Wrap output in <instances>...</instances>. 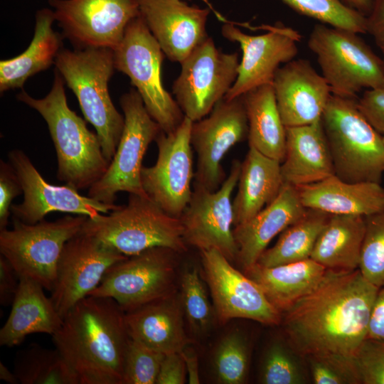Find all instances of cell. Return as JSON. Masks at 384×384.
Returning a JSON list of instances; mask_svg holds the SVG:
<instances>
[{"instance_id":"6da1fadb","label":"cell","mask_w":384,"mask_h":384,"mask_svg":"<svg viewBox=\"0 0 384 384\" xmlns=\"http://www.w3.org/2000/svg\"><path fill=\"white\" fill-rule=\"evenodd\" d=\"M378 289L358 269L327 270L314 289L283 312L288 342L304 357L353 358L367 338Z\"/></svg>"},{"instance_id":"7a4b0ae2","label":"cell","mask_w":384,"mask_h":384,"mask_svg":"<svg viewBox=\"0 0 384 384\" xmlns=\"http://www.w3.org/2000/svg\"><path fill=\"white\" fill-rule=\"evenodd\" d=\"M125 314L113 299L88 295L63 317L51 336L78 384H122Z\"/></svg>"},{"instance_id":"3957f363","label":"cell","mask_w":384,"mask_h":384,"mask_svg":"<svg viewBox=\"0 0 384 384\" xmlns=\"http://www.w3.org/2000/svg\"><path fill=\"white\" fill-rule=\"evenodd\" d=\"M17 99L36 110L45 119L53 140L58 161V178L77 189H89L107 170L97 133L87 127L85 121L70 109L64 80L55 69L49 93L36 99L21 91Z\"/></svg>"},{"instance_id":"277c9868","label":"cell","mask_w":384,"mask_h":384,"mask_svg":"<svg viewBox=\"0 0 384 384\" xmlns=\"http://www.w3.org/2000/svg\"><path fill=\"white\" fill-rule=\"evenodd\" d=\"M54 64L77 97L85 120L95 129L103 154L110 162L124 126V117L115 108L108 90V82L115 69L114 50L102 47L62 49Z\"/></svg>"},{"instance_id":"5b68a950","label":"cell","mask_w":384,"mask_h":384,"mask_svg":"<svg viewBox=\"0 0 384 384\" xmlns=\"http://www.w3.org/2000/svg\"><path fill=\"white\" fill-rule=\"evenodd\" d=\"M358 98L331 95L321 116L335 175L348 182L380 183L384 142L358 106Z\"/></svg>"},{"instance_id":"8992f818","label":"cell","mask_w":384,"mask_h":384,"mask_svg":"<svg viewBox=\"0 0 384 384\" xmlns=\"http://www.w3.org/2000/svg\"><path fill=\"white\" fill-rule=\"evenodd\" d=\"M81 231L126 256L162 247L186 251L180 218L165 212L149 197L129 194L127 204L88 218Z\"/></svg>"},{"instance_id":"52a82bcc","label":"cell","mask_w":384,"mask_h":384,"mask_svg":"<svg viewBox=\"0 0 384 384\" xmlns=\"http://www.w3.org/2000/svg\"><path fill=\"white\" fill-rule=\"evenodd\" d=\"M308 47L332 95L355 98L361 90L384 83L383 58L357 33L318 23L309 34Z\"/></svg>"},{"instance_id":"ba28073f","label":"cell","mask_w":384,"mask_h":384,"mask_svg":"<svg viewBox=\"0 0 384 384\" xmlns=\"http://www.w3.org/2000/svg\"><path fill=\"white\" fill-rule=\"evenodd\" d=\"M164 55L140 14L129 22L122 41L114 50V65L129 78L150 116L168 134L177 129L185 115L163 85Z\"/></svg>"},{"instance_id":"9c48e42d","label":"cell","mask_w":384,"mask_h":384,"mask_svg":"<svg viewBox=\"0 0 384 384\" xmlns=\"http://www.w3.org/2000/svg\"><path fill=\"white\" fill-rule=\"evenodd\" d=\"M87 216L65 215L27 224L13 219L12 229L0 230V254L20 277H27L51 292L65 244L80 232Z\"/></svg>"},{"instance_id":"30bf717a","label":"cell","mask_w":384,"mask_h":384,"mask_svg":"<svg viewBox=\"0 0 384 384\" xmlns=\"http://www.w3.org/2000/svg\"><path fill=\"white\" fill-rule=\"evenodd\" d=\"M120 106L124 126L116 152L105 174L88 189L87 195L110 205L115 204L119 192L148 197L141 180L142 160L149 144L162 132L137 90L123 94Z\"/></svg>"},{"instance_id":"8fae6325","label":"cell","mask_w":384,"mask_h":384,"mask_svg":"<svg viewBox=\"0 0 384 384\" xmlns=\"http://www.w3.org/2000/svg\"><path fill=\"white\" fill-rule=\"evenodd\" d=\"M239 54L224 53L208 37L181 63L172 85L175 100L193 122L206 117L223 100L238 75Z\"/></svg>"},{"instance_id":"7c38bea8","label":"cell","mask_w":384,"mask_h":384,"mask_svg":"<svg viewBox=\"0 0 384 384\" xmlns=\"http://www.w3.org/2000/svg\"><path fill=\"white\" fill-rule=\"evenodd\" d=\"M174 250L162 247L111 266L89 295L113 299L127 313L174 292Z\"/></svg>"},{"instance_id":"4fadbf2b","label":"cell","mask_w":384,"mask_h":384,"mask_svg":"<svg viewBox=\"0 0 384 384\" xmlns=\"http://www.w3.org/2000/svg\"><path fill=\"white\" fill-rule=\"evenodd\" d=\"M193 121L185 117L174 132L158 135V155L151 166H142L143 188L168 214L180 218L192 196L194 178L191 129Z\"/></svg>"},{"instance_id":"5bb4252c","label":"cell","mask_w":384,"mask_h":384,"mask_svg":"<svg viewBox=\"0 0 384 384\" xmlns=\"http://www.w3.org/2000/svg\"><path fill=\"white\" fill-rule=\"evenodd\" d=\"M248 122L242 96L223 98L208 115L193 122L191 144L197 155L193 186L216 191L226 178L222 160L247 138Z\"/></svg>"},{"instance_id":"9a60e30c","label":"cell","mask_w":384,"mask_h":384,"mask_svg":"<svg viewBox=\"0 0 384 384\" xmlns=\"http://www.w3.org/2000/svg\"><path fill=\"white\" fill-rule=\"evenodd\" d=\"M241 162L235 159L228 176L214 191L193 186L191 198L180 217L186 244L200 251L215 249L230 262L237 260L238 246L233 235L232 193L236 187Z\"/></svg>"},{"instance_id":"2e32d148","label":"cell","mask_w":384,"mask_h":384,"mask_svg":"<svg viewBox=\"0 0 384 384\" xmlns=\"http://www.w3.org/2000/svg\"><path fill=\"white\" fill-rule=\"evenodd\" d=\"M64 36L78 48L114 50L129 22L140 15L138 0H49Z\"/></svg>"},{"instance_id":"e0dca14e","label":"cell","mask_w":384,"mask_h":384,"mask_svg":"<svg viewBox=\"0 0 384 384\" xmlns=\"http://www.w3.org/2000/svg\"><path fill=\"white\" fill-rule=\"evenodd\" d=\"M127 257L81 230L68 240L50 295L61 317L98 287L111 266Z\"/></svg>"},{"instance_id":"ac0fdd59","label":"cell","mask_w":384,"mask_h":384,"mask_svg":"<svg viewBox=\"0 0 384 384\" xmlns=\"http://www.w3.org/2000/svg\"><path fill=\"white\" fill-rule=\"evenodd\" d=\"M267 32L252 36L246 34L231 23L221 29L223 37L240 44L242 57L238 75L225 96V100L240 97L259 86L272 84L274 75L282 64L295 58L302 35L295 29L277 23L266 26Z\"/></svg>"},{"instance_id":"d6986e66","label":"cell","mask_w":384,"mask_h":384,"mask_svg":"<svg viewBox=\"0 0 384 384\" xmlns=\"http://www.w3.org/2000/svg\"><path fill=\"white\" fill-rule=\"evenodd\" d=\"M206 280L216 316L224 324L235 318L277 325L282 314L271 304L260 286L235 269L218 250L201 251Z\"/></svg>"},{"instance_id":"ffe728a7","label":"cell","mask_w":384,"mask_h":384,"mask_svg":"<svg viewBox=\"0 0 384 384\" xmlns=\"http://www.w3.org/2000/svg\"><path fill=\"white\" fill-rule=\"evenodd\" d=\"M7 156L18 177L23 194V201L11 207L13 219L35 224L53 211L94 218L119 206L82 196L77 189L67 184L55 186L48 183L22 150H11Z\"/></svg>"},{"instance_id":"44dd1931","label":"cell","mask_w":384,"mask_h":384,"mask_svg":"<svg viewBox=\"0 0 384 384\" xmlns=\"http://www.w3.org/2000/svg\"><path fill=\"white\" fill-rule=\"evenodd\" d=\"M140 14L164 55L181 63L208 37L210 10L181 0H138Z\"/></svg>"},{"instance_id":"7402d4cb","label":"cell","mask_w":384,"mask_h":384,"mask_svg":"<svg viewBox=\"0 0 384 384\" xmlns=\"http://www.w3.org/2000/svg\"><path fill=\"white\" fill-rule=\"evenodd\" d=\"M272 85L277 105L286 127L307 125L321 120L331 97L329 85L306 59L283 64Z\"/></svg>"},{"instance_id":"603a6c76","label":"cell","mask_w":384,"mask_h":384,"mask_svg":"<svg viewBox=\"0 0 384 384\" xmlns=\"http://www.w3.org/2000/svg\"><path fill=\"white\" fill-rule=\"evenodd\" d=\"M297 187L284 183L276 198L233 229L237 260L243 270L257 262L270 242L306 212Z\"/></svg>"},{"instance_id":"cb8c5ba5","label":"cell","mask_w":384,"mask_h":384,"mask_svg":"<svg viewBox=\"0 0 384 384\" xmlns=\"http://www.w3.org/2000/svg\"><path fill=\"white\" fill-rule=\"evenodd\" d=\"M181 297L169 295L127 312L130 338L164 354L181 353L190 343Z\"/></svg>"},{"instance_id":"d4e9b609","label":"cell","mask_w":384,"mask_h":384,"mask_svg":"<svg viewBox=\"0 0 384 384\" xmlns=\"http://www.w3.org/2000/svg\"><path fill=\"white\" fill-rule=\"evenodd\" d=\"M281 173L284 183L295 187L335 175L321 119L307 125L286 127Z\"/></svg>"},{"instance_id":"484cf974","label":"cell","mask_w":384,"mask_h":384,"mask_svg":"<svg viewBox=\"0 0 384 384\" xmlns=\"http://www.w3.org/2000/svg\"><path fill=\"white\" fill-rule=\"evenodd\" d=\"M297 188L306 208L329 215L366 217L384 211V188L380 183L348 182L333 175Z\"/></svg>"},{"instance_id":"4316f807","label":"cell","mask_w":384,"mask_h":384,"mask_svg":"<svg viewBox=\"0 0 384 384\" xmlns=\"http://www.w3.org/2000/svg\"><path fill=\"white\" fill-rule=\"evenodd\" d=\"M43 289L31 279L20 277L9 316L0 330L1 346L11 348L31 334L52 336L59 329L63 319Z\"/></svg>"},{"instance_id":"83f0119b","label":"cell","mask_w":384,"mask_h":384,"mask_svg":"<svg viewBox=\"0 0 384 384\" xmlns=\"http://www.w3.org/2000/svg\"><path fill=\"white\" fill-rule=\"evenodd\" d=\"M284 184L281 162L249 147L242 162L233 201L234 225L257 214L278 196Z\"/></svg>"},{"instance_id":"f1b7e54d","label":"cell","mask_w":384,"mask_h":384,"mask_svg":"<svg viewBox=\"0 0 384 384\" xmlns=\"http://www.w3.org/2000/svg\"><path fill=\"white\" fill-rule=\"evenodd\" d=\"M327 269L311 258L263 267L256 263L244 270L256 282L271 304L282 314L321 282Z\"/></svg>"},{"instance_id":"f546056e","label":"cell","mask_w":384,"mask_h":384,"mask_svg":"<svg viewBox=\"0 0 384 384\" xmlns=\"http://www.w3.org/2000/svg\"><path fill=\"white\" fill-rule=\"evenodd\" d=\"M54 21L52 10H39L36 16L33 38L27 49L14 58L1 60V92L23 88L28 78L55 63L62 50V41L52 28Z\"/></svg>"},{"instance_id":"4dcf8cb0","label":"cell","mask_w":384,"mask_h":384,"mask_svg":"<svg viewBox=\"0 0 384 384\" xmlns=\"http://www.w3.org/2000/svg\"><path fill=\"white\" fill-rule=\"evenodd\" d=\"M365 232V217L331 215L310 258L327 270H356L358 269Z\"/></svg>"},{"instance_id":"1f68e13d","label":"cell","mask_w":384,"mask_h":384,"mask_svg":"<svg viewBox=\"0 0 384 384\" xmlns=\"http://www.w3.org/2000/svg\"><path fill=\"white\" fill-rule=\"evenodd\" d=\"M242 96L248 122L249 147L282 163L286 148V127L272 84L259 86Z\"/></svg>"},{"instance_id":"d6a6232c","label":"cell","mask_w":384,"mask_h":384,"mask_svg":"<svg viewBox=\"0 0 384 384\" xmlns=\"http://www.w3.org/2000/svg\"><path fill=\"white\" fill-rule=\"evenodd\" d=\"M331 215L306 208L305 213L282 232L275 245L257 260L263 267L296 262L311 257L316 240Z\"/></svg>"},{"instance_id":"836d02e7","label":"cell","mask_w":384,"mask_h":384,"mask_svg":"<svg viewBox=\"0 0 384 384\" xmlns=\"http://www.w3.org/2000/svg\"><path fill=\"white\" fill-rule=\"evenodd\" d=\"M13 370L21 384H78L60 352L38 344L17 353Z\"/></svg>"},{"instance_id":"e575fe53","label":"cell","mask_w":384,"mask_h":384,"mask_svg":"<svg viewBox=\"0 0 384 384\" xmlns=\"http://www.w3.org/2000/svg\"><path fill=\"white\" fill-rule=\"evenodd\" d=\"M294 11L334 28L367 33L366 16L340 0H281Z\"/></svg>"},{"instance_id":"d590c367","label":"cell","mask_w":384,"mask_h":384,"mask_svg":"<svg viewBox=\"0 0 384 384\" xmlns=\"http://www.w3.org/2000/svg\"><path fill=\"white\" fill-rule=\"evenodd\" d=\"M298 353L288 342L277 340L267 348L262 360L260 381L264 384H304L306 371Z\"/></svg>"},{"instance_id":"8d00e7d4","label":"cell","mask_w":384,"mask_h":384,"mask_svg":"<svg viewBox=\"0 0 384 384\" xmlns=\"http://www.w3.org/2000/svg\"><path fill=\"white\" fill-rule=\"evenodd\" d=\"M213 366L220 383L242 384L245 382L249 353L247 341L240 332H230L222 338L215 352Z\"/></svg>"},{"instance_id":"74e56055","label":"cell","mask_w":384,"mask_h":384,"mask_svg":"<svg viewBox=\"0 0 384 384\" xmlns=\"http://www.w3.org/2000/svg\"><path fill=\"white\" fill-rule=\"evenodd\" d=\"M181 284L183 309L191 329L198 334L208 332L213 324L214 312L196 268L183 272Z\"/></svg>"},{"instance_id":"f35d334b","label":"cell","mask_w":384,"mask_h":384,"mask_svg":"<svg viewBox=\"0 0 384 384\" xmlns=\"http://www.w3.org/2000/svg\"><path fill=\"white\" fill-rule=\"evenodd\" d=\"M366 232L358 270L378 288L384 287V211L365 217Z\"/></svg>"},{"instance_id":"ab89813d","label":"cell","mask_w":384,"mask_h":384,"mask_svg":"<svg viewBox=\"0 0 384 384\" xmlns=\"http://www.w3.org/2000/svg\"><path fill=\"white\" fill-rule=\"evenodd\" d=\"M164 356L129 338L125 351L122 384L156 383Z\"/></svg>"},{"instance_id":"60d3db41","label":"cell","mask_w":384,"mask_h":384,"mask_svg":"<svg viewBox=\"0 0 384 384\" xmlns=\"http://www.w3.org/2000/svg\"><path fill=\"white\" fill-rule=\"evenodd\" d=\"M311 380L315 384H359L353 358L337 356H306Z\"/></svg>"},{"instance_id":"b9f144b4","label":"cell","mask_w":384,"mask_h":384,"mask_svg":"<svg viewBox=\"0 0 384 384\" xmlns=\"http://www.w3.org/2000/svg\"><path fill=\"white\" fill-rule=\"evenodd\" d=\"M354 362L363 384H384V343L366 338L356 354Z\"/></svg>"},{"instance_id":"7bdbcfd3","label":"cell","mask_w":384,"mask_h":384,"mask_svg":"<svg viewBox=\"0 0 384 384\" xmlns=\"http://www.w3.org/2000/svg\"><path fill=\"white\" fill-rule=\"evenodd\" d=\"M23 194L18 177L9 161L0 160V230L7 228L13 200Z\"/></svg>"},{"instance_id":"ee69618b","label":"cell","mask_w":384,"mask_h":384,"mask_svg":"<svg viewBox=\"0 0 384 384\" xmlns=\"http://www.w3.org/2000/svg\"><path fill=\"white\" fill-rule=\"evenodd\" d=\"M357 102L366 119L378 133L384 135V83L366 90Z\"/></svg>"},{"instance_id":"f6af8a7d","label":"cell","mask_w":384,"mask_h":384,"mask_svg":"<svg viewBox=\"0 0 384 384\" xmlns=\"http://www.w3.org/2000/svg\"><path fill=\"white\" fill-rule=\"evenodd\" d=\"M187 374L181 353L165 354L158 375L157 384H183Z\"/></svg>"},{"instance_id":"bcb514c9","label":"cell","mask_w":384,"mask_h":384,"mask_svg":"<svg viewBox=\"0 0 384 384\" xmlns=\"http://www.w3.org/2000/svg\"><path fill=\"white\" fill-rule=\"evenodd\" d=\"M20 278L10 262L0 255V304L11 305L16 294Z\"/></svg>"},{"instance_id":"7dc6e473","label":"cell","mask_w":384,"mask_h":384,"mask_svg":"<svg viewBox=\"0 0 384 384\" xmlns=\"http://www.w3.org/2000/svg\"><path fill=\"white\" fill-rule=\"evenodd\" d=\"M367 33L373 38L375 44L384 50V0H373L372 9L366 16Z\"/></svg>"},{"instance_id":"c3c4849f","label":"cell","mask_w":384,"mask_h":384,"mask_svg":"<svg viewBox=\"0 0 384 384\" xmlns=\"http://www.w3.org/2000/svg\"><path fill=\"white\" fill-rule=\"evenodd\" d=\"M366 338L384 343V287L379 288L374 301Z\"/></svg>"},{"instance_id":"681fc988","label":"cell","mask_w":384,"mask_h":384,"mask_svg":"<svg viewBox=\"0 0 384 384\" xmlns=\"http://www.w3.org/2000/svg\"><path fill=\"white\" fill-rule=\"evenodd\" d=\"M181 353L186 363L188 383L190 384H198L200 378L197 356L194 353L187 351L186 348L181 351Z\"/></svg>"},{"instance_id":"f907efd6","label":"cell","mask_w":384,"mask_h":384,"mask_svg":"<svg viewBox=\"0 0 384 384\" xmlns=\"http://www.w3.org/2000/svg\"><path fill=\"white\" fill-rule=\"evenodd\" d=\"M347 6L367 16L372 9L373 0H340Z\"/></svg>"},{"instance_id":"816d5d0a","label":"cell","mask_w":384,"mask_h":384,"mask_svg":"<svg viewBox=\"0 0 384 384\" xmlns=\"http://www.w3.org/2000/svg\"><path fill=\"white\" fill-rule=\"evenodd\" d=\"M0 379L9 384H18L19 381L14 370L11 371L1 361L0 362Z\"/></svg>"},{"instance_id":"f5cc1de1","label":"cell","mask_w":384,"mask_h":384,"mask_svg":"<svg viewBox=\"0 0 384 384\" xmlns=\"http://www.w3.org/2000/svg\"><path fill=\"white\" fill-rule=\"evenodd\" d=\"M382 53H383V58H383V60L384 62V50L382 52Z\"/></svg>"},{"instance_id":"db71d44e","label":"cell","mask_w":384,"mask_h":384,"mask_svg":"<svg viewBox=\"0 0 384 384\" xmlns=\"http://www.w3.org/2000/svg\"><path fill=\"white\" fill-rule=\"evenodd\" d=\"M383 142H384V135H383Z\"/></svg>"}]
</instances>
